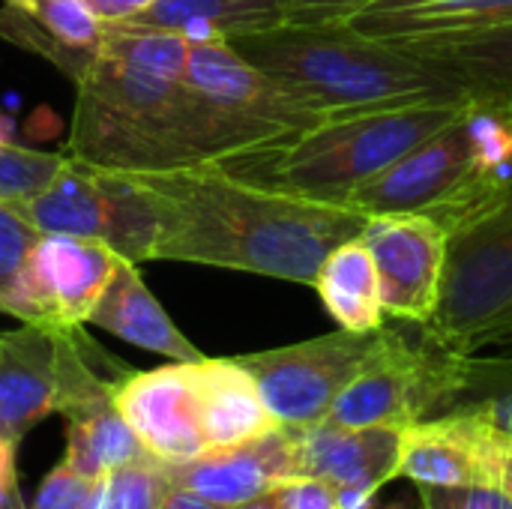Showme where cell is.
<instances>
[{"mask_svg": "<svg viewBox=\"0 0 512 509\" xmlns=\"http://www.w3.org/2000/svg\"><path fill=\"white\" fill-rule=\"evenodd\" d=\"M372 0H282L288 24H333L348 21Z\"/></svg>", "mask_w": 512, "mask_h": 509, "instance_id": "cell-33", "label": "cell"}, {"mask_svg": "<svg viewBox=\"0 0 512 509\" xmlns=\"http://www.w3.org/2000/svg\"><path fill=\"white\" fill-rule=\"evenodd\" d=\"M375 333L336 330L297 345L243 354L237 363L255 378L276 426L300 429L330 414L339 393L366 363Z\"/></svg>", "mask_w": 512, "mask_h": 509, "instance_id": "cell-11", "label": "cell"}, {"mask_svg": "<svg viewBox=\"0 0 512 509\" xmlns=\"http://www.w3.org/2000/svg\"><path fill=\"white\" fill-rule=\"evenodd\" d=\"M228 45L321 117L468 99L453 78L423 57L396 42L372 39L348 21L279 24Z\"/></svg>", "mask_w": 512, "mask_h": 509, "instance_id": "cell-3", "label": "cell"}, {"mask_svg": "<svg viewBox=\"0 0 512 509\" xmlns=\"http://www.w3.org/2000/svg\"><path fill=\"white\" fill-rule=\"evenodd\" d=\"M501 492L512 501V438L504 444V465H501Z\"/></svg>", "mask_w": 512, "mask_h": 509, "instance_id": "cell-37", "label": "cell"}, {"mask_svg": "<svg viewBox=\"0 0 512 509\" xmlns=\"http://www.w3.org/2000/svg\"><path fill=\"white\" fill-rule=\"evenodd\" d=\"M114 405L153 459L174 465L207 453L192 363H168L114 378Z\"/></svg>", "mask_w": 512, "mask_h": 509, "instance_id": "cell-15", "label": "cell"}, {"mask_svg": "<svg viewBox=\"0 0 512 509\" xmlns=\"http://www.w3.org/2000/svg\"><path fill=\"white\" fill-rule=\"evenodd\" d=\"M444 414L477 417L512 438V357H465Z\"/></svg>", "mask_w": 512, "mask_h": 509, "instance_id": "cell-25", "label": "cell"}, {"mask_svg": "<svg viewBox=\"0 0 512 509\" xmlns=\"http://www.w3.org/2000/svg\"><path fill=\"white\" fill-rule=\"evenodd\" d=\"M66 453L63 462L84 477H105L120 465L150 456L132 426L114 405V381L63 411Z\"/></svg>", "mask_w": 512, "mask_h": 509, "instance_id": "cell-23", "label": "cell"}, {"mask_svg": "<svg viewBox=\"0 0 512 509\" xmlns=\"http://www.w3.org/2000/svg\"><path fill=\"white\" fill-rule=\"evenodd\" d=\"M156 207L153 261H186L312 285L321 261L369 216L240 180L216 165L135 174Z\"/></svg>", "mask_w": 512, "mask_h": 509, "instance_id": "cell-1", "label": "cell"}, {"mask_svg": "<svg viewBox=\"0 0 512 509\" xmlns=\"http://www.w3.org/2000/svg\"><path fill=\"white\" fill-rule=\"evenodd\" d=\"M36 237L39 231L30 228L24 219H18L0 201V312L12 318H15V300H18V273Z\"/></svg>", "mask_w": 512, "mask_h": 509, "instance_id": "cell-29", "label": "cell"}, {"mask_svg": "<svg viewBox=\"0 0 512 509\" xmlns=\"http://www.w3.org/2000/svg\"><path fill=\"white\" fill-rule=\"evenodd\" d=\"M81 327L21 324L0 333V438L21 444L48 414L108 387Z\"/></svg>", "mask_w": 512, "mask_h": 509, "instance_id": "cell-10", "label": "cell"}, {"mask_svg": "<svg viewBox=\"0 0 512 509\" xmlns=\"http://www.w3.org/2000/svg\"><path fill=\"white\" fill-rule=\"evenodd\" d=\"M399 477L417 486L501 489L507 435L468 414H441L399 429Z\"/></svg>", "mask_w": 512, "mask_h": 509, "instance_id": "cell-14", "label": "cell"}, {"mask_svg": "<svg viewBox=\"0 0 512 509\" xmlns=\"http://www.w3.org/2000/svg\"><path fill=\"white\" fill-rule=\"evenodd\" d=\"M120 255L69 234H39L18 273L15 318L21 324L84 327Z\"/></svg>", "mask_w": 512, "mask_h": 509, "instance_id": "cell-12", "label": "cell"}, {"mask_svg": "<svg viewBox=\"0 0 512 509\" xmlns=\"http://www.w3.org/2000/svg\"><path fill=\"white\" fill-rule=\"evenodd\" d=\"M291 444L294 474L327 480L336 489L357 486L378 492L399 477V429H348L321 420L291 429Z\"/></svg>", "mask_w": 512, "mask_h": 509, "instance_id": "cell-17", "label": "cell"}, {"mask_svg": "<svg viewBox=\"0 0 512 509\" xmlns=\"http://www.w3.org/2000/svg\"><path fill=\"white\" fill-rule=\"evenodd\" d=\"M192 384L207 450L237 447L276 429V420L270 417L255 378L237 363V357L195 360Z\"/></svg>", "mask_w": 512, "mask_h": 509, "instance_id": "cell-20", "label": "cell"}, {"mask_svg": "<svg viewBox=\"0 0 512 509\" xmlns=\"http://www.w3.org/2000/svg\"><path fill=\"white\" fill-rule=\"evenodd\" d=\"M285 509H339V492L327 480L291 477L273 489Z\"/></svg>", "mask_w": 512, "mask_h": 509, "instance_id": "cell-32", "label": "cell"}, {"mask_svg": "<svg viewBox=\"0 0 512 509\" xmlns=\"http://www.w3.org/2000/svg\"><path fill=\"white\" fill-rule=\"evenodd\" d=\"M63 165V153H45L0 141V201H15L39 192Z\"/></svg>", "mask_w": 512, "mask_h": 509, "instance_id": "cell-28", "label": "cell"}, {"mask_svg": "<svg viewBox=\"0 0 512 509\" xmlns=\"http://www.w3.org/2000/svg\"><path fill=\"white\" fill-rule=\"evenodd\" d=\"M423 509H512V501L501 489H444L420 486Z\"/></svg>", "mask_w": 512, "mask_h": 509, "instance_id": "cell-31", "label": "cell"}, {"mask_svg": "<svg viewBox=\"0 0 512 509\" xmlns=\"http://www.w3.org/2000/svg\"><path fill=\"white\" fill-rule=\"evenodd\" d=\"M183 99L192 168L279 144L327 120L228 42H192Z\"/></svg>", "mask_w": 512, "mask_h": 509, "instance_id": "cell-6", "label": "cell"}, {"mask_svg": "<svg viewBox=\"0 0 512 509\" xmlns=\"http://www.w3.org/2000/svg\"><path fill=\"white\" fill-rule=\"evenodd\" d=\"M312 288L339 330L375 333L387 324L378 267L363 237L339 243L321 261Z\"/></svg>", "mask_w": 512, "mask_h": 509, "instance_id": "cell-24", "label": "cell"}, {"mask_svg": "<svg viewBox=\"0 0 512 509\" xmlns=\"http://www.w3.org/2000/svg\"><path fill=\"white\" fill-rule=\"evenodd\" d=\"M126 24L177 33L189 42H231L288 24L282 0H156Z\"/></svg>", "mask_w": 512, "mask_h": 509, "instance_id": "cell-22", "label": "cell"}, {"mask_svg": "<svg viewBox=\"0 0 512 509\" xmlns=\"http://www.w3.org/2000/svg\"><path fill=\"white\" fill-rule=\"evenodd\" d=\"M510 192L512 111L471 99L447 126L363 183L345 207L366 216L423 213L453 234Z\"/></svg>", "mask_w": 512, "mask_h": 509, "instance_id": "cell-4", "label": "cell"}, {"mask_svg": "<svg viewBox=\"0 0 512 509\" xmlns=\"http://www.w3.org/2000/svg\"><path fill=\"white\" fill-rule=\"evenodd\" d=\"M423 330L462 357L512 342V192L450 234L441 300Z\"/></svg>", "mask_w": 512, "mask_h": 509, "instance_id": "cell-7", "label": "cell"}, {"mask_svg": "<svg viewBox=\"0 0 512 509\" xmlns=\"http://www.w3.org/2000/svg\"><path fill=\"white\" fill-rule=\"evenodd\" d=\"M168 489L171 483L162 471V462L153 456H141L99 480L93 509H159Z\"/></svg>", "mask_w": 512, "mask_h": 509, "instance_id": "cell-27", "label": "cell"}, {"mask_svg": "<svg viewBox=\"0 0 512 509\" xmlns=\"http://www.w3.org/2000/svg\"><path fill=\"white\" fill-rule=\"evenodd\" d=\"M366 509H408V507H405V504H375V501H372Z\"/></svg>", "mask_w": 512, "mask_h": 509, "instance_id": "cell-39", "label": "cell"}, {"mask_svg": "<svg viewBox=\"0 0 512 509\" xmlns=\"http://www.w3.org/2000/svg\"><path fill=\"white\" fill-rule=\"evenodd\" d=\"M159 509H225V507H219V504H213V501H207V498H201V495H195V492H186V489H174V486H171Z\"/></svg>", "mask_w": 512, "mask_h": 509, "instance_id": "cell-36", "label": "cell"}, {"mask_svg": "<svg viewBox=\"0 0 512 509\" xmlns=\"http://www.w3.org/2000/svg\"><path fill=\"white\" fill-rule=\"evenodd\" d=\"M99 480L84 477L75 468H69L66 462H60L39 483L33 509H93L96 507V495H99Z\"/></svg>", "mask_w": 512, "mask_h": 509, "instance_id": "cell-30", "label": "cell"}, {"mask_svg": "<svg viewBox=\"0 0 512 509\" xmlns=\"http://www.w3.org/2000/svg\"><path fill=\"white\" fill-rule=\"evenodd\" d=\"M375 258L384 315L429 324L444 285L450 231L423 213L369 216L360 234Z\"/></svg>", "mask_w": 512, "mask_h": 509, "instance_id": "cell-13", "label": "cell"}, {"mask_svg": "<svg viewBox=\"0 0 512 509\" xmlns=\"http://www.w3.org/2000/svg\"><path fill=\"white\" fill-rule=\"evenodd\" d=\"M468 102H417L327 117L279 144L231 156L216 168L258 186L345 204L363 183L447 126Z\"/></svg>", "mask_w": 512, "mask_h": 509, "instance_id": "cell-5", "label": "cell"}, {"mask_svg": "<svg viewBox=\"0 0 512 509\" xmlns=\"http://www.w3.org/2000/svg\"><path fill=\"white\" fill-rule=\"evenodd\" d=\"M39 234H69L147 264L156 249V207L135 174L102 171L63 153L57 174L33 195L3 201Z\"/></svg>", "mask_w": 512, "mask_h": 509, "instance_id": "cell-9", "label": "cell"}, {"mask_svg": "<svg viewBox=\"0 0 512 509\" xmlns=\"http://www.w3.org/2000/svg\"><path fill=\"white\" fill-rule=\"evenodd\" d=\"M87 324H93L141 351L168 357L171 363H195L204 357L180 333V327L171 321V315L162 309V303L153 297L138 264L123 261V258L114 267Z\"/></svg>", "mask_w": 512, "mask_h": 509, "instance_id": "cell-19", "label": "cell"}, {"mask_svg": "<svg viewBox=\"0 0 512 509\" xmlns=\"http://www.w3.org/2000/svg\"><path fill=\"white\" fill-rule=\"evenodd\" d=\"M15 450L18 444L0 438V509H24L18 471H15Z\"/></svg>", "mask_w": 512, "mask_h": 509, "instance_id": "cell-34", "label": "cell"}, {"mask_svg": "<svg viewBox=\"0 0 512 509\" xmlns=\"http://www.w3.org/2000/svg\"><path fill=\"white\" fill-rule=\"evenodd\" d=\"M3 3L18 9L39 30H45L51 39L69 48L96 51L102 42L105 21L84 0H3Z\"/></svg>", "mask_w": 512, "mask_h": 509, "instance_id": "cell-26", "label": "cell"}, {"mask_svg": "<svg viewBox=\"0 0 512 509\" xmlns=\"http://www.w3.org/2000/svg\"><path fill=\"white\" fill-rule=\"evenodd\" d=\"M462 360V354L441 348L423 324H384L366 363L324 420L348 429H405L438 417L456 390Z\"/></svg>", "mask_w": 512, "mask_h": 509, "instance_id": "cell-8", "label": "cell"}, {"mask_svg": "<svg viewBox=\"0 0 512 509\" xmlns=\"http://www.w3.org/2000/svg\"><path fill=\"white\" fill-rule=\"evenodd\" d=\"M512 18V0H372L348 24L372 39H411L492 27Z\"/></svg>", "mask_w": 512, "mask_h": 509, "instance_id": "cell-21", "label": "cell"}, {"mask_svg": "<svg viewBox=\"0 0 512 509\" xmlns=\"http://www.w3.org/2000/svg\"><path fill=\"white\" fill-rule=\"evenodd\" d=\"M192 42L126 21H105L102 42L72 81L66 156L123 174L192 168L183 72Z\"/></svg>", "mask_w": 512, "mask_h": 509, "instance_id": "cell-2", "label": "cell"}, {"mask_svg": "<svg viewBox=\"0 0 512 509\" xmlns=\"http://www.w3.org/2000/svg\"><path fill=\"white\" fill-rule=\"evenodd\" d=\"M231 509H285V507H282V501H279V495H276V492H267V495H261V498H252V501L237 504V507H231Z\"/></svg>", "mask_w": 512, "mask_h": 509, "instance_id": "cell-38", "label": "cell"}, {"mask_svg": "<svg viewBox=\"0 0 512 509\" xmlns=\"http://www.w3.org/2000/svg\"><path fill=\"white\" fill-rule=\"evenodd\" d=\"M102 21H129L138 12L150 9L156 0H84Z\"/></svg>", "mask_w": 512, "mask_h": 509, "instance_id": "cell-35", "label": "cell"}, {"mask_svg": "<svg viewBox=\"0 0 512 509\" xmlns=\"http://www.w3.org/2000/svg\"><path fill=\"white\" fill-rule=\"evenodd\" d=\"M387 42H396L405 51L432 63L435 69H441L465 90L468 99L492 102L512 111V18L462 33L411 36Z\"/></svg>", "mask_w": 512, "mask_h": 509, "instance_id": "cell-18", "label": "cell"}, {"mask_svg": "<svg viewBox=\"0 0 512 509\" xmlns=\"http://www.w3.org/2000/svg\"><path fill=\"white\" fill-rule=\"evenodd\" d=\"M162 471L174 489L195 492L219 507L231 509L261 498L279 483L297 477L291 429L276 426L246 444L207 450L189 462H162Z\"/></svg>", "mask_w": 512, "mask_h": 509, "instance_id": "cell-16", "label": "cell"}]
</instances>
